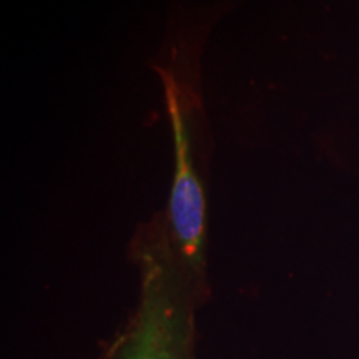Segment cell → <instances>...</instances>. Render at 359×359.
<instances>
[{
	"mask_svg": "<svg viewBox=\"0 0 359 359\" xmlns=\"http://www.w3.org/2000/svg\"><path fill=\"white\" fill-rule=\"evenodd\" d=\"M140 271V302L98 359H195V309L200 306L175 253L167 219L155 217L132 241Z\"/></svg>",
	"mask_w": 359,
	"mask_h": 359,
	"instance_id": "6da1fadb",
	"label": "cell"
},
{
	"mask_svg": "<svg viewBox=\"0 0 359 359\" xmlns=\"http://www.w3.org/2000/svg\"><path fill=\"white\" fill-rule=\"evenodd\" d=\"M160 70L173 138V185L167 224L175 253L185 269L200 306L208 299L206 281V200L195 163L191 107L177 75Z\"/></svg>",
	"mask_w": 359,
	"mask_h": 359,
	"instance_id": "7a4b0ae2",
	"label": "cell"
}]
</instances>
